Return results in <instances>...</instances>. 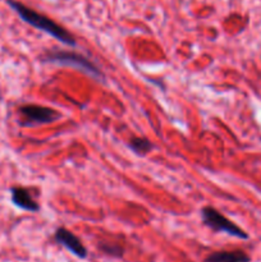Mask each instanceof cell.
Wrapping results in <instances>:
<instances>
[{
    "label": "cell",
    "mask_w": 261,
    "mask_h": 262,
    "mask_svg": "<svg viewBox=\"0 0 261 262\" xmlns=\"http://www.w3.org/2000/svg\"><path fill=\"white\" fill-rule=\"evenodd\" d=\"M7 4L19 15L20 19L25 20L26 23H28V25L32 26V27L49 33V35L53 36L54 38H56V40L60 41V42L66 43V45H77L73 35H72L71 32H68L64 27H61L60 25H58V23H56L55 20L51 19V18L36 12L32 8L27 7V5L22 4V3L17 2V0H7Z\"/></svg>",
    "instance_id": "cell-1"
},
{
    "label": "cell",
    "mask_w": 261,
    "mask_h": 262,
    "mask_svg": "<svg viewBox=\"0 0 261 262\" xmlns=\"http://www.w3.org/2000/svg\"><path fill=\"white\" fill-rule=\"evenodd\" d=\"M201 216L204 224L209 227L211 230H214V232L227 233V234L240 238V239H248V234L242 228L235 225L232 220H229L224 215L220 214L214 207H204L201 210Z\"/></svg>",
    "instance_id": "cell-2"
},
{
    "label": "cell",
    "mask_w": 261,
    "mask_h": 262,
    "mask_svg": "<svg viewBox=\"0 0 261 262\" xmlns=\"http://www.w3.org/2000/svg\"><path fill=\"white\" fill-rule=\"evenodd\" d=\"M46 60L51 61V63L74 67V68H78L81 71L86 72L87 74H91L95 78L102 77L100 69L92 61H90L89 59L82 56L81 54L72 53V51H49L46 54Z\"/></svg>",
    "instance_id": "cell-3"
},
{
    "label": "cell",
    "mask_w": 261,
    "mask_h": 262,
    "mask_svg": "<svg viewBox=\"0 0 261 262\" xmlns=\"http://www.w3.org/2000/svg\"><path fill=\"white\" fill-rule=\"evenodd\" d=\"M19 113L25 119V122L22 123L23 125L46 124V123L55 122L60 118V114L56 110L41 105H25L19 107Z\"/></svg>",
    "instance_id": "cell-4"
},
{
    "label": "cell",
    "mask_w": 261,
    "mask_h": 262,
    "mask_svg": "<svg viewBox=\"0 0 261 262\" xmlns=\"http://www.w3.org/2000/svg\"><path fill=\"white\" fill-rule=\"evenodd\" d=\"M54 238H55L56 242L59 245H61L63 247H66L69 252L73 253L76 257L78 258H86L89 252H87V248L84 247L83 243L81 242L77 235H74L73 233L69 232L66 228H58L55 230V234H54Z\"/></svg>",
    "instance_id": "cell-5"
},
{
    "label": "cell",
    "mask_w": 261,
    "mask_h": 262,
    "mask_svg": "<svg viewBox=\"0 0 261 262\" xmlns=\"http://www.w3.org/2000/svg\"><path fill=\"white\" fill-rule=\"evenodd\" d=\"M10 200H12L14 206H17L20 210H25V211L36 212L40 209L37 202L31 196V192L27 188H23V187H13V188H10Z\"/></svg>",
    "instance_id": "cell-6"
},
{
    "label": "cell",
    "mask_w": 261,
    "mask_h": 262,
    "mask_svg": "<svg viewBox=\"0 0 261 262\" xmlns=\"http://www.w3.org/2000/svg\"><path fill=\"white\" fill-rule=\"evenodd\" d=\"M251 257L243 251H217L205 257L204 262H250Z\"/></svg>",
    "instance_id": "cell-7"
},
{
    "label": "cell",
    "mask_w": 261,
    "mask_h": 262,
    "mask_svg": "<svg viewBox=\"0 0 261 262\" xmlns=\"http://www.w3.org/2000/svg\"><path fill=\"white\" fill-rule=\"evenodd\" d=\"M129 147L135 152H137L138 155H146V154H148L151 151L153 145L146 138H133L129 143Z\"/></svg>",
    "instance_id": "cell-8"
},
{
    "label": "cell",
    "mask_w": 261,
    "mask_h": 262,
    "mask_svg": "<svg viewBox=\"0 0 261 262\" xmlns=\"http://www.w3.org/2000/svg\"><path fill=\"white\" fill-rule=\"evenodd\" d=\"M99 250L101 251L102 253L107 256H112V257L120 258L124 255V250L120 246L114 245V243H100Z\"/></svg>",
    "instance_id": "cell-9"
}]
</instances>
